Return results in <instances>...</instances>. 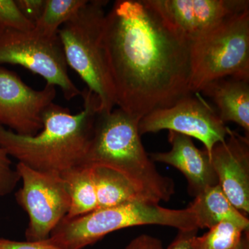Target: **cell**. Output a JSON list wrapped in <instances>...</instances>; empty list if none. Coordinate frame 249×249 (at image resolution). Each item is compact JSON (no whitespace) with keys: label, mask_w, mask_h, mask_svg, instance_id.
I'll return each instance as SVG.
<instances>
[{"label":"cell","mask_w":249,"mask_h":249,"mask_svg":"<svg viewBox=\"0 0 249 249\" xmlns=\"http://www.w3.org/2000/svg\"><path fill=\"white\" fill-rule=\"evenodd\" d=\"M4 64L19 65L42 76L47 84L59 87L67 101L81 96L69 76L58 37L45 38L32 31H5L0 34V66Z\"/></svg>","instance_id":"cell-8"},{"label":"cell","mask_w":249,"mask_h":249,"mask_svg":"<svg viewBox=\"0 0 249 249\" xmlns=\"http://www.w3.org/2000/svg\"><path fill=\"white\" fill-rule=\"evenodd\" d=\"M97 196L98 209L132 201H150L124 175L103 166H89ZM154 203V202H153Z\"/></svg>","instance_id":"cell-16"},{"label":"cell","mask_w":249,"mask_h":249,"mask_svg":"<svg viewBox=\"0 0 249 249\" xmlns=\"http://www.w3.org/2000/svg\"><path fill=\"white\" fill-rule=\"evenodd\" d=\"M227 77L249 80V9L191 43L192 93Z\"/></svg>","instance_id":"cell-6"},{"label":"cell","mask_w":249,"mask_h":249,"mask_svg":"<svg viewBox=\"0 0 249 249\" xmlns=\"http://www.w3.org/2000/svg\"><path fill=\"white\" fill-rule=\"evenodd\" d=\"M229 129L198 93H191L171 107L152 111L139 124L141 136L167 129L198 139L209 157L214 145L227 138Z\"/></svg>","instance_id":"cell-9"},{"label":"cell","mask_w":249,"mask_h":249,"mask_svg":"<svg viewBox=\"0 0 249 249\" xmlns=\"http://www.w3.org/2000/svg\"><path fill=\"white\" fill-rule=\"evenodd\" d=\"M34 24L18 9L15 0H0V34L9 30L31 31Z\"/></svg>","instance_id":"cell-20"},{"label":"cell","mask_w":249,"mask_h":249,"mask_svg":"<svg viewBox=\"0 0 249 249\" xmlns=\"http://www.w3.org/2000/svg\"><path fill=\"white\" fill-rule=\"evenodd\" d=\"M103 42L116 106L142 119L193 93L191 43L144 0H117Z\"/></svg>","instance_id":"cell-1"},{"label":"cell","mask_w":249,"mask_h":249,"mask_svg":"<svg viewBox=\"0 0 249 249\" xmlns=\"http://www.w3.org/2000/svg\"><path fill=\"white\" fill-rule=\"evenodd\" d=\"M87 0H46L40 18L32 31L45 38L58 37V31L86 3Z\"/></svg>","instance_id":"cell-18"},{"label":"cell","mask_w":249,"mask_h":249,"mask_svg":"<svg viewBox=\"0 0 249 249\" xmlns=\"http://www.w3.org/2000/svg\"><path fill=\"white\" fill-rule=\"evenodd\" d=\"M143 225L166 226L178 231L199 229L189 208L169 209L150 201H132L97 209L72 219L64 218L47 239L61 249H83L111 232Z\"/></svg>","instance_id":"cell-4"},{"label":"cell","mask_w":249,"mask_h":249,"mask_svg":"<svg viewBox=\"0 0 249 249\" xmlns=\"http://www.w3.org/2000/svg\"><path fill=\"white\" fill-rule=\"evenodd\" d=\"M188 208L194 214L199 229H210L222 221H229L245 230L249 229L248 218L235 209L219 184L196 196Z\"/></svg>","instance_id":"cell-15"},{"label":"cell","mask_w":249,"mask_h":249,"mask_svg":"<svg viewBox=\"0 0 249 249\" xmlns=\"http://www.w3.org/2000/svg\"><path fill=\"white\" fill-rule=\"evenodd\" d=\"M200 91L213 101L218 116L224 124L235 123L249 137V80L221 78L208 83Z\"/></svg>","instance_id":"cell-14"},{"label":"cell","mask_w":249,"mask_h":249,"mask_svg":"<svg viewBox=\"0 0 249 249\" xmlns=\"http://www.w3.org/2000/svg\"><path fill=\"white\" fill-rule=\"evenodd\" d=\"M0 249H61L47 240L39 242L15 241L0 238Z\"/></svg>","instance_id":"cell-23"},{"label":"cell","mask_w":249,"mask_h":249,"mask_svg":"<svg viewBox=\"0 0 249 249\" xmlns=\"http://www.w3.org/2000/svg\"><path fill=\"white\" fill-rule=\"evenodd\" d=\"M60 176L71 201L70 211L65 218L80 217L98 209L97 196L91 167H76L64 172Z\"/></svg>","instance_id":"cell-17"},{"label":"cell","mask_w":249,"mask_h":249,"mask_svg":"<svg viewBox=\"0 0 249 249\" xmlns=\"http://www.w3.org/2000/svg\"><path fill=\"white\" fill-rule=\"evenodd\" d=\"M12 162L4 149L0 147V196L11 194L20 181L16 169L11 167Z\"/></svg>","instance_id":"cell-21"},{"label":"cell","mask_w":249,"mask_h":249,"mask_svg":"<svg viewBox=\"0 0 249 249\" xmlns=\"http://www.w3.org/2000/svg\"><path fill=\"white\" fill-rule=\"evenodd\" d=\"M107 3L104 0H87L58 31L67 65L97 96L99 111L107 112L116 106L103 42L105 7Z\"/></svg>","instance_id":"cell-5"},{"label":"cell","mask_w":249,"mask_h":249,"mask_svg":"<svg viewBox=\"0 0 249 249\" xmlns=\"http://www.w3.org/2000/svg\"><path fill=\"white\" fill-rule=\"evenodd\" d=\"M55 96L53 85L32 89L17 73L0 66V124L15 133L34 136L40 132L44 112Z\"/></svg>","instance_id":"cell-11"},{"label":"cell","mask_w":249,"mask_h":249,"mask_svg":"<svg viewBox=\"0 0 249 249\" xmlns=\"http://www.w3.org/2000/svg\"><path fill=\"white\" fill-rule=\"evenodd\" d=\"M209 229L193 239L196 249H237L246 231L229 221H222Z\"/></svg>","instance_id":"cell-19"},{"label":"cell","mask_w":249,"mask_h":249,"mask_svg":"<svg viewBox=\"0 0 249 249\" xmlns=\"http://www.w3.org/2000/svg\"><path fill=\"white\" fill-rule=\"evenodd\" d=\"M168 142L171 150L149 155L152 161L172 165L186 178L188 191L195 196L210 187L219 184L217 175L206 151H201L195 145L191 137L168 131Z\"/></svg>","instance_id":"cell-13"},{"label":"cell","mask_w":249,"mask_h":249,"mask_svg":"<svg viewBox=\"0 0 249 249\" xmlns=\"http://www.w3.org/2000/svg\"><path fill=\"white\" fill-rule=\"evenodd\" d=\"M140 121L119 107L99 111L83 165L116 170L152 202L169 201L175 193V182L157 170L144 149Z\"/></svg>","instance_id":"cell-3"},{"label":"cell","mask_w":249,"mask_h":249,"mask_svg":"<svg viewBox=\"0 0 249 249\" xmlns=\"http://www.w3.org/2000/svg\"><path fill=\"white\" fill-rule=\"evenodd\" d=\"M198 231L199 229L178 231L173 242L164 249H196L193 245V239L197 235Z\"/></svg>","instance_id":"cell-25"},{"label":"cell","mask_w":249,"mask_h":249,"mask_svg":"<svg viewBox=\"0 0 249 249\" xmlns=\"http://www.w3.org/2000/svg\"><path fill=\"white\" fill-rule=\"evenodd\" d=\"M24 17L35 24L43 12L46 0H15Z\"/></svg>","instance_id":"cell-22"},{"label":"cell","mask_w":249,"mask_h":249,"mask_svg":"<svg viewBox=\"0 0 249 249\" xmlns=\"http://www.w3.org/2000/svg\"><path fill=\"white\" fill-rule=\"evenodd\" d=\"M124 249H164L161 241L151 235H142L135 237Z\"/></svg>","instance_id":"cell-24"},{"label":"cell","mask_w":249,"mask_h":249,"mask_svg":"<svg viewBox=\"0 0 249 249\" xmlns=\"http://www.w3.org/2000/svg\"><path fill=\"white\" fill-rule=\"evenodd\" d=\"M83 109L73 114L52 103L42 117L43 128L34 136L15 133L0 124V147L31 169L61 175L84 164L100 103L96 95L82 91Z\"/></svg>","instance_id":"cell-2"},{"label":"cell","mask_w":249,"mask_h":249,"mask_svg":"<svg viewBox=\"0 0 249 249\" xmlns=\"http://www.w3.org/2000/svg\"><path fill=\"white\" fill-rule=\"evenodd\" d=\"M16 170L22 186L15 196L29 216L26 240H47L70 211L71 201L64 180L59 174L36 171L21 163Z\"/></svg>","instance_id":"cell-7"},{"label":"cell","mask_w":249,"mask_h":249,"mask_svg":"<svg viewBox=\"0 0 249 249\" xmlns=\"http://www.w3.org/2000/svg\"><path fill=\"white\" fill-rule=\"evenodd\" d=\"M210 160L224 194L247 217L249 213V137L229 129L224 142L214 145Z\"/></svg>","instance_id":"cell-12"},{"label":"cell","mask_w":249,"mask_h":249,"mask_svg":"<svg viewBox=\"0 0 249 249\" xmlns=\"http://www.w3.org/2000/svg\"><path fill=\"white\" fill-rule=\"evenodd\" d=\"M237 249H249V229L244 232L240 245Z\"/></svg>","instance_id":"cell-26"},{"label":"cell","mask_w":249,"mask_h":249,"mask_svg":"<svg viewBox=\"0 0 249 249\" xmlns=\"http://www.w3.org/2000/svg\"><path fill=\"white\" fill-rule=\"evenodd\" d=\"M177 34L191 43L249 9L248 0H144Z\"/></svg>","instance_id":"cell-10"}]
</instances>
